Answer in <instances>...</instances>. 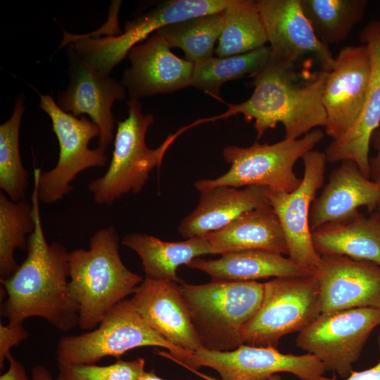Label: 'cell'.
Returning a JSON list of instances; mask_svg holds the SVG:
<instances>
[{
  "mask_svg": "<svg viewBox=\"0 0 380 380\" xmlns=\"http://www.w3.org/2000/svg\"><path fill=\"white\" fill-rule=\"evenodd\" d=\"M31 204L34 229L28 238L26 258L10 277L1 281L7 296L1 315L11 324L42 317L67 331L79 326V305L69 287L68 252L60 243H47L34 186Z\"/></svg>",
  "mask_w": 380,
  "mask_h": 380,
  "instance_id": "6da1fadb",
  "label": "cell"
},
{
  "mask_svg": "<svg viewBox=\"0 0 380 380\" xmlns=\"http://www.w3.org/2000/svg\"><path fill=\"white\" fill-rule=\"evenodd\" d=\"M297 65L272 51L266 65L252 77L251 96L240 103H226L227 111L207 120L242 114L248 122L254 120L258 139L278 123L283 125L286 139H298L315 127H325L322 96L328 71L302 74Z\"/></svg>",
  "mask_w": 380,
  "mask_h": 380,
  "instance_id": "7a4b0ae2",
  "label": "cell"
},
{
  "mask_svg": "<svg viewBox=\"0 0 380 380\" xmlns=\"http://www.w3.org/2000/svg\"><path fill=\"white\" fill-rule=\"evenodd\" d=\"M119 240L115 227L101 228L91 236L89 249L68 253L69 287L79 305V327L83 330L95 329L143 281L123 263Z\"/></svg>",
  "mask_w": 380,
  "mask_h": 380,
  "instance_id": "3957f363",
  "label": "cell"
},
{
  "mask_svg": "<svg viewBox=\"0 0 380 380\" xmlns=\"http://www.w3.org/2000/svg\"><path fill=\"white\" fill-rule=\"evenodd\" d=\"M178 287L202 348L230 351L243 344L241 329L261 304L263 283L182 281Z\"/></svg>",
  "mask_w": 380,
  "mask_h": 380,
  "instance_id": "277c9868",
  "label": "cell"
},
{
  "mask_svg": "<svg viewBox=\"0 0 380 380\" xmlns=\"http://www.w3.org/2000/svg\"><path fill=\"white\" fill-rule=\"evenodd\" d=\"M144 346L166 348L169 352L158 351L157 354L184 368L196 369L194 352L166 341L149 326L127 299L111 308L97 328L60 338L56 358L58 363L61 364L93 365L106 356L120 360L126 352Z\"/></svg>",
  "mask_w": 380,
  "mask_h": 380,
  "instance_id": "5b68a950",
  "label": "cell"
},
{
  "mask_svg": "<svg viewBox=\"0 0 380 380\" xmlns=\"http://www.w3.org/2000/svg\"><path fill=\"white\" fill-rule=\"evenodd\" d=\"M126 103L128 117L118 122L110 165L103 176L87 185L94 202L99 205H110L122 195L140 192L151 172L160 167L171 144L189 128L169 134L158 148H149L145 137L155 121L153 115L141 113L142 105L137 99L129 98Z\"/></svg>",
  "mask_w": 380,
  "mask_h": 380,
  "instance_id": "8992f818",
  "label": "cell"
},
{
  "mask_svg": "<svg viewBox=\"0 0 380 380\" xmlns=\"http://www.w3.org/2000/svg\"><path fill=\"white\" fill-rule=\"evenodd\" d=\"M324 137L317 128L298 139H286L272 144L255 141L246 148L229 145L223 151L229 170L215 179H200L194 183L197 191L217 186L235 188L259 185L277 191L291 192L300 184L294 171L296 162L313 150Z\"/></svg>",
  "mask_w": 380,
  "mask_h": 380,
  "instance_id": "52a82bcc",
  "label": "cell"
},
{
  "mask_svg": "<svg viewBox=\"0 0 380 380\" xmlns=\"http://www.w3.org/2000/svg\"><path fill=\"white\" fill-rule=\"evenodd\" d=\"M39 107L50 117L59 144L56 166L46 172L34 169V186L39 202L56 203L72 191L71 183L82 171L101 167L108 161L106 148H89L91 139L100 137L99 126L85 115L80 118L61 109L49 94H39Z\"/></svg>",
  "mask_w": 380,
  "mask_h": 380,
  "instance_id": "ba28073f",
  "label": "cell"
},
{
  "mask_svg": "<svg viewBox=\"0 0 380 380\" xmlns=\"http://www.w3.org/2000/svg\"><path fill=\"white\" fill-rule=\"evenodd\" d=\"M320 314L315 274L274 278L263 283L261 304L241 329L242 343L276 348L284 336L300 332Z\"/></svg>",
  "mask_w": 380,
  "mask_h": 380,
  "instance_id": "9c48e42d",
  "label": "cell"
},
{
  "mask_svg": "<svg viewBox=\"0 0 380 380\" xmlns=\"http://www.w3.org/2000/svg\"><path fill=\"white\" fill-rule=\"evenodd\" d=\"M232 0H170L158 3L125 25L120 35L104 37L72 36L77 55L102 73L109 75L129 51L152 32L192 18L220 13Z\"/></svg>",
  "mask_w": 380,
  "mask_h": 380,
  "instance_id": "30bf717a",
  "label": "cell"
},
{
  "mask_svg": "<svg viewBox=\"0 0 380 380\" xmlns=\"http://www.w3.org/2000/svg\"><path fill=\"white\" fill-rule=\"evenodd\" d=\"M380 324V310L357 308L321 313L298 333L296 346L315 355L325 371L348 377L372 331Z\"/></svg>",
  "mask_w": 380,
  "mask_h": 380,
  "instance_id": "8fae6325",
  "label": "cell"
},
{
  "mask_svg": "<svg viewBox=\"0 0 380 380\" xmlns=\"http://www.w3.org/2000/svg\"><path fill=\"white\" fill-rule=\"evenodd\" d=\"M301 159L304 174L300 185L291 192L268 189L267 195L283 228L289 258L315 272L321 255L312 243L310 213L317 191L323 184L327 160L324 152L315 150Z\"/></svg>",
  "mask_w": 380,
  "mask_h": 380,
  "instance_id": "7c38bea8",
  "label": "cell"
},
{
  "mask_svg": "<svg viewBox=\"0 0 380 380\" xmlns=\"http://www.w3.org/2000/svg\"><path fill=\"white\" fill-rule=\"evenodd\" d=\"M193 362L196 369H213L220 380H268L279 372L291 373L301 380H314L325 372L313 355L286 354L274 347L246 344L230 351L201 348L194 352Z\"/></svg>",
  "mask_w": 380,
  "mask_h": 380,
  "instance_id": "4fadbf2b",
  "label": "cell"
},
{
  "mask_svg": "<svg viewBox=\"0 0 380 380\" xmlns=\"http://www.w3.org/2000/svg\"><path fill=\"white\" fill-rule=\"evenodd\" d=\"M371 71L372 61L367 44L345 46L335 57L322 96L327 115L325 132L332 140L349 130L359 118Z\"/></svg>",
  "mask_w": 380,
  "mask_h": 380,
  "instance_id": "5bb4252c",
  "label": "cell"
},
{
  "mask_svg": "<svg viewBox=\"0 0 380 380\" xmlns=\"http://www.w3.org/2000/svg\"><path fill=\"white\" fill-rule=\"evenodd\" d=\"M69 84L57 95V105L75 117L87 115L100 129L99 146L106 148L113 138L115 119L111 107L125 99L127 89L109 75L102 73L82 61L71 44L67 49Z\"/></svg>",
  "mask_w": 380,
  "mask_h": 380,
  "instance_id": "9a60e30c",
  "label": "cell"
},
{
  "mask_svg": "<svg viewBox=\"0 0 380 380\" xmlns=\"http://www.w3.org/2000/svg\"><path fill=\"white\" fill-rule=\"evenodd\" d=\"M314 274L321 313L357 308L380 310V265L344 255H324Z\"/></svg>",
  "mask_w": 380,
  "mask_h": 380,
  "instance_id": "2e32d148",
  "label": "cell"
},
{
  "mask_svg": "<svg viewBox=\"0 0 380 380\" xmlns=\"http://www.w3.org/2000/svg\"><path fill=\"white\" fill-rule=\"evenodd\" d=\"M257 6L272 52L295 63L314 59L329 72L335 57L316 36L305 15L300 0H257Z\"/></svg>",
  "mask_w": 380,
  "mask_h": 380,
  "instance_id": "e0dca14e",
  "label": "cell"
},
{
  "mask_svg": "<svg viewBox=\"0 0 380 380\" xmlns=\"http://www.w3.org/2000/svg\"><path fill=\"white\" fill-rule=\"evenodd\" d=\"M127 56L131 66L125 70L121 84L130 99L172 93L191 86L194 64L175 56L158 32L134 46Z\"/></svg>",
  "mask_w": 380,
  "mask_h": 380,
  "instance_id": "ac0fdd59",
  "label": "cell"
},
{
  "mask_svg": "<svg viewBox=\"0 0 380 380\" xmlns=\"http://www.w3.org/2000/svg\"><path fill=\"white\" fill-rule=\"evenodd\" d=\"M371 57L369 84L361 114L354 125L343 135L332 140L325 149L327 162L351 160L361 172L369 175L370 139L380 126V20L367 23L360 34Z\"/></svg>",
  "mask_w": 380,
  "mask_h": 380,
  "instance_id": "d6986e66",
  "label": "cell"
},
{
  "mask_svg": "<svg viewBox=\"0 0 380 380\" xmlns=\"http://www.w3.org/2000/svg\"><path fill=\"white\" fill-rule=\"evenodd\" d=\"M129 300L149 326L169 343L190 352L202 348L178 283L145 277Z\"/></svg>",
  "mask_w": 380,
  "mask_h": 380,
  "instance_id": "ffe728a7",
  "label": "cell"
},
{
  "mask_svg": "<svg viewBox=\"0 0 380 380\" xmlns=\"http://www.w3.org/2000/svg\"><path fill=\"white\" fill-rule=\"evenodd\" d=\"M380 203V184L363 175L355 163L342 161L329 176L319 196L312 202L310 227L314 231L322 224L347 216L360 207L374 212Z\"/></svg>",
  "mask_w": 380,
  "mask_h": 380,
  "instance_id": "44dd1931",
  "label": "cell"
},
{
  "mask_svg": "<svg viewBox=\"0 0 380 380\" xmlns=\"http://www.w3.org/2000/svg\"><path fill=\"white\" fill-rule=\"evenodd\" d=\"M267 190L251 185L240 189L217 186L199 191L198 204L180 222L178 232L189 239L217 231L248 210L270 205Z\"/></svg>",
  "mask_w": 380,
  "mask_h": 380,
  "instance_id": "7402d4cb",
  "label": "cell"
},
{
  "mask_svg": "<svg viewBox=\"0 0 380 380\" xmlns=\"http://www.w3.org/2000/svg\"><path fill=\"white\" fill-rule=\"evenodd\" d=\"M320 255H344L380 265V213L366 217L359 210L327 222L312 232Z\"/></svg>",
  "mask_w": 380,
  "mask_h": 380,
  "instance_id": "603a6c76",
  "label": "cell"
},
{
  "mask_svg": "<svg viewBox=\"0 0 380 380\" xmlns=\"http://www.w3.org/2000/svg\"><path fill=\"white\" fill-rule=\"evenodd\" d=\"M203 236L214 255L248 251L288 255L283 228L271 205L248 210L223 228Z\"/></svg>",
  "mask_w": 380,
  "mask_h": 380,
  "instance_id": "cb8c5ba5",
  "label": "cell"
},
{
  "mask_svg": "<svg viewBox=\"0 0 380 380\" xmlns=\"http://www.w3.org/2000/svg\"><path fill=\"white\" fill-rule=\"evenodd\" d=\"M202 271L215 281H253L270 277H309L314 272L283 255L248 251L222 255L216 260L196 258L186 265Z\"/></svg>",
  "mask_w": 380,
  "mask_h": 380,
  "instance_id": "d4e9b609",
  "label": "cell"
},
{
  "mask_svg": "<svg viewBox=\"0 0 380 380\" xmlns=\"http://www.w3.org/2000/svg\"><path fill=\"white\" fill-rule=\"evenodd\" d=\"M122 243L139 256L146 278L177 283L182 282L177 274L180 265H186L201 255L213 254L205 236L170 242L146 234L129 233L122 238Z\"/></svg>",
  "mask_w": 380,
  "mask_h": 380,
  "instance_id": "484cf974",
  "label": "cell"
},
{
  "mask_svg": "<svg viewBox=\"0 0 380 380\" xmlns=\"http://www.w3.org/2000/svg\"><path fill=\"white\" fill-rule=\"evenodd\" d=\"M223 27L215 53L227 57L265 46L266 32L253 0H232L222 12Z\"/></svg>",
  "mask_w": 380,
  "mask_h": 380,
  "instance_id": "4316f807",
  "label": "cell"
},
{
  "mask_svg": "<svg viewBox=\"0 0 380 380\" xmlns=\"http://www.w3.org/2000/svg\"><path fill=\"white\" fill-rule=\"evenodd\" d=\"M367 0H300L316 36L327 46L345 40L362 20Z\"/></svg>",
  "mask_w": 380,
  "mask_h": 380,
  "instance_id": "83f0119b",
  "label": "cell"
},
{
  "mask_svg": "<svg viewBox=\"0 0 380 380\" xmlns=\"http://www.w3.org/2000/svg\"><path fill=\"white\" fill-rule=\"evenodd\" d=\"M271 47L264 46L249 52L227 57H212L194 64L191 86L215 97L227 82L253 77L267 63Z\"/></svg>",
  "mask_w": 380,
  "mask_h": 380,
  "instance_id": "f1b7e54d",
  "label": "cell"
},
{
  "mask_svg": "<svg viewBox=\"0 0 380 380\" xmlns=\"http://www.w3.org/2000/svg\"><path fill=\"white\" fill-rule=\"evenodd\" d=\"M222 12L172 23L157 32L170 48L182 49L185 60L197 64L213 57L223 27Z\"/></svg>",
  "mask_w": 380,
  "mask_h": 380,
  "instance_id": "f546056e",
  "label": "cell"
},
{
  "mask_svg": "<svg viewBox=\"0 0 380 380\" xmlns=\"http://www.w3.org/2000/svg\"><path fill=\"white\" fill-rule=\"evenodd\" d=\"M34 229L32 204L25 198L11 201L0 193V281L10 277L19 265L15 259L17 248H27L26 236Z\"/></svg>",
  "mask_w": 380,
  "mask_h": 380,
  "instance_id": "4dcf8cb0",
  "label": "cell"
},
{
  "mask_svg": "<svg viewBox=\"0 0 380 380\" xmlns=\"http://www.w3.org/2000/svg\"><path fill=\"white\" fill-rule=\"evenodd\" d=\"M24 96L16 99L11 118L0 125V189L13 201L25 199L28 172L22 164L19 134Z\"/></svg>",
  "mask_w": 380,
  "mask_h": 380,
  "instance_id": "1f68e13d",
  "label": "cell"
},
{
  "mask_svg": "<svg viewBox=\"0 0 380 380\" xmlns=\"http://www.w3.org/2000/svg\"><path fill=\"white\" fill-rule=\"evenodd\" d=\"M145 359L138 357L130 361L98 366L93 365L58 364L59 380H139L145 372Z\"/></svg>",
  "mask_w": 380,
  "mask_h": 380,
  "instance_id": "d6a6232c",
  "label": "cell"
},
{
  "mask_svg": "<svg viewBox=\"0 0 380 380\" xmlns=\"http://www.w3.org/2000/svg\"><path fill=\"white\" fill-rule=\"evenodd\" d=\"M28 333L23 324H0V368H4L11 349L27 338Z\"/></svg>",
  "mask_w": 380,
  "mask_h": 380,
  "instance_id": "836d02e7",
  "label": "cell"
},
{
  "mask_svg": "<svg viewBox=\"0 0 380 380\" xmlns=\"http://www.w3.org/2000/svg\"><path fill=\"white\" fill-rule=\"evenodd\" d=\"M370 145L376 151L375 156L369 158L370 179L380 184V127L372 134Z\"/></svg>",
  "mask_w": 380,
  "mask_h": 380,
  "instance_id": "e575fe53",
  "label": "cell"
},
{
  "mask_svg": "<svg viewBox=\"0 0 380 380\" xmlns=\"http://www.w3.org/2000/svg\"><path fill=\"white\" fill-rule=\"evenodd\" d=\"M378 345L380 352V333L378 336ZM314 380H334L322 376ZM344 380H380V358L373 367L362 371H352L350 375Z\"/></svg>",
  "mask_w": 380,
  "mask_h": 380,
  "instance_id": "d590c367",
  "label": "cell"
},
{
  "mask_svg": "<svg viewBox=\"0 0 380 380\" xmlns=\"http://www.w3.org/2000/svg\"><path fill=\"white\" fill-rule=\"evenodd\" d=\"M9 362L8 370L0 376V380H32L23 364L10 353L7 357Z\"/></svg>",
  "mask_w": 380,
  "mask_h": 380,
  "instance_id": "8d00e7d4",
  "label": "cell"
},
{
  "mask_svg": "<svg viewBox=\"0 0 380 380\" xmlns=\"http://www.w3.org/2000/svg\"><path fill=\"white\" fill-rule=\"evenodd\" d=\"M32 380H59L53 379L49 371L44 367L36 365L32 371Z\"/></svg>",
  "mask_w": 380,
  "mask_h": 380,
  "instance_id": "74e56055",
  "label": "cell"
},
{
  "mask_svg": "<svg viewBox=\"0 0 380 380\" xmlns=\"http://www.w3.org/2000/svg\"><path fill=\"white\" fill-rule=\"evenodd\" d=\"M186 369L191 372L192 373L196 374L197 376H198L199 377H201V379L204 380H220L215 377L208 376L205 374L201 373L198 372L197 369H194L190 367H186ZM268 380H281V378L279 375L274 374L272 376H271Z\"/></svg>",
  "mask_w": 380,
  "mask_h": 380,
  "instance_id": "f35d334b",
  "label": "cell"
},
{
  "mask_svg": "<svg viewBox=\"0 0 380 380\" xmlns=\"http://www.w3.org/2000/svg\"><path fill=\"white\" fill-rule=\"evenodd\" d=\"M139 380H164L159 377L153 370L149 372H144Z\"/></svg>",
  "mask_w": 380,
  "mask_h": 380,
  "instance_id": "ab89813d",
  "label": "cell"
},
{
  "mask_svg": "<svg viewBox=\"0 0 380 380\" xmlns=\"http://www.w3.org/2000/svg\"><path fill=\"white\" fill-rule=\"evenodd\" d=\"M377 210H378V211L379 212V213H380V203H379V206H378V208H377Z\"/></svg>",
  "mask_w": 380,
  "mask_h": 380,
  "instance_id": "60d3db41",
  "label": "cell"
}]
</instances>
